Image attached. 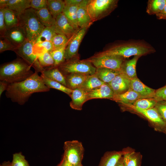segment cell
Masks as SVG:
<instances>
[{"label": "cell", "instance_id": "6da1fadb", "mask_svg": "<svg viewBox=\"0 0 166 166\" xmlns=\"http://www.w3.org/2000/svg\"><path fill=\"white\" fill-rule=\"evenodd\" d=\"M41 76L37 71L26 79L18 82L10 84L6 96L12 101L22 105L34 93L49 91Z\"/></svg>", "mask_w": 166, "mask_h": 166}, {"label": "cell", "instance_id": "7a4b0ae2", "mask_svg": "<svg viewBox=\"0 0 166 166\" xmlns=\"http://www.w3.org/2000/svg\"><path fill=\"white\" fill-rule=\"evenodd\" d=\"M31 66L22 58H17L2 64L0 67V80L9 83L23 81L34 73Z\"/></svg>", "mask_w": 166, "mask_h": 166}, {"label": "cell", "instance_id": "3957f363", "mask_svg": "<svg viewBox=\"0 0 166 166\" xmlns=\"http://www.w3.org/2000/svg\"><path fill=\"white\" fill-rule=\"evenodd\" d=\"M155 50L152 46L145 42L134 41L115 45L97 54L118 56L126 58L132 56L145 55L154 52Z\"/></svg>", "mask_w": 166, "mask_h": 166}, {"label": "cell", "instance_id": "277c9868", "mask_svg": "<svg viewBox=\"0 0 166 166\" xmlns=\"http://www.w3.org/2000/svg\"><path fill=\"white\" fill-rule=\"evenodd\" d=\"M35 11L30 8L18 16L19 26L23 30L26 39L34 43L45 27L39 21Z\"/></svg>", "mask_w": 166, "mask_h": 166}, {"label": "cell", "instance_id": "5b68a950", "mask_svg": "<svg viewBox=\"0 0 166 166\" xmlns=\"http://www.w3.org/2000/svg\"><path fill=\"white\" fill-rule=\"evenodd\" d=\"M57 68L64 76L71 73L91 75L95 74L96 68L86 60H81L79 57L65 60Z\"/></svg>", "mask_w": 166, "mask_h": 166}, {"label": "cell", "instance_id": "8992f818", "mask_svg": "<svg viewBox=\"0 0 166 166\" xmlns=\"http://www.w3.org/2000/svg\"><path fill=\"white\" fill-rule=\"evenodd\" d=\"M117 0H90L87 9L93 22L109 14L117 6Z\"/></svg>", "mask_w": 166, "mask_h": 166}, {"label": "cell", "instance_id": "52a82bcc", "mask_svg": "<svg viewBox=\"0 0 166 166\" xmlns=\"http://www.w3.org/2000/svg\"><path fill=\"white\" fill-rule=\"evenodd\" d=\"M122 109L133 111L143 116L148 120L155 130L166 134V123L161 117L155 107L143 110L130 105Z\"/></svg>", "mask_w": 166, "mask_h": 166}, {"label": "cell", "instance_id": "ba28073f", "mask_svg": "<svg viewBox=\"0 0 166 166\" xmlns=\"http://www.w3.org/2000/svg\"><path fill=\"white\" fill-rule=\"evenodd\" d=\"M34 44L27 39L22 44L17 47L14 51L18 56L33 67L35 71L42 73L44 69L41 66L38 56L34 52L33 46Z\"/></svg>", "mask_w": 166, "mask_h": 166}, {"label": "cell", "instance_id": "9c48e42d", "mask_svg": "<svg viewBox=\"0 0 166 166\" xmlns=\"http://www.w3.org/2000/svg\"><path fill=\"white\" fill-rule=\"evenodd\" d=\"M64 150L62 160L73 164H82L84 148L81 142L77 140L66 141L64 144Z\"/></svg>", "mask_w": 166, "mask_h": 166}, {"label": "cell", "instance_id": "30bf717a", "mask_svg": "<svg viewBox=\"0 0 166 166\" xmlns=\"http://www.w3.org/2000/svg\"><path fill=\"white\" fill-rule=\"evenodd\" d=\"M126 58L120 56L97 54L86 59L96 68H105L119 71Z\"/></svg>", "mask_w": 166, "mask_h": 166}, {"label": "cell", "instance_id": "8fae6325", "mask_svg": "<svg viewBox=\"0 0 166 166\" xmlns=\"http://www.w3.org/2000/svg\"><path fill=\"white\" fill-rule=\"evenodd\" d=\"M88 27L80 28L70 39L65 49V60L79 57L78 49Z\"/></svg>", "mask_w": 166, "mask_h": 166}, {"label": "cell", "instance_id": "7c38bea8", "mask_svg": "<svg viewBox=\"0 0 166 166\" xmlns=\"http://www.w3.org/2000/svg\"><path fill=\"white\" fill-rule=\"evenodd\" d=\"M55 19V27L57 34L64 35L69 39L77 30L70 23L63 13Z\"/></svg>", "mask_w": 166, "mask_h": 166}, {"label": "cell", "instance_id": "4fadbf2b", "mask_svg": "<svg viewBox=\"0 0 166 166\" xmlns=\"http://www.w3.org/2000/svg\"><path fill=\"white\" fill-rule=\"evenodd\" d=\"M108 84L114 95L119 94L125 93L130 89V79L120 73Z\"/></svg>", "mask_w": 166, "mask_h": 166}, {"label": "cell", "instance_id": "5bb4252c", "mask_svg": "<svg viewBox=\"0 0 166 166\" xmlns=\"http://www.w3.org/2000/svg\"><path fill=\"white\" fill-rule=\"evenodd\" d=\"M143 98L130 88L124 93L114 95L111 100L120 104L122 109L132 105L138 99Z\"/></svg>", "mask_w": 166, "mask_h": 166}, {"label": "cell", "instance_id": "9a60e30c", "mask_svg": "<svg viewBox=\"0 0 166 166\" xmlns=\"http://www.w3.org/2000/svg\"><path fill=\"white\" fill-rule=\"evenodd\" d=\"M0 37L7 39L17 47L27 39L23 30L20 26L7 30L3 36Z\"/></svg>", "mask_w": 166, "mask_h": 166}, {"label": "cell", "instance_id": "2e32d148", "mask_svg": "<svg viewBox=\"0 0 166 166\" xmlns=\"http://www.w3.org/2000/svg\"><path fill=\"white\" fill-rule=\"evenodd\" d=\"M123 157L124 166H141L142 156L130 147L124 148Z\"/></svg>", "mask_w": 166, "mask_h": 166}, {"label": "cell", "instance_id": "e0dca14e", "mask_svg": "<svg viewBox=\"0 0 166 166\" xmlns=\"http://www.w3.org/2000/svg\"><path fill=\"white\" fill-rule=\"evenodd\" d=\"M130 88L143 98L155 97L156 90L144 85L138 77L130 79Z\"/></svg>", "mask_w": 166, "mask_h": 166}, {"label": "cell", "instance_id": "ac0fdd59", "mask_svg": "<svg viewBox=\"0 0 166 166\" xmlns=\"http://www.w3.org/2000/svg\"><path fill=\"white\" fill-rule=\"evenodd\" d=\"M90 0H83L77 11L78 25L80 28L89 27L93 22L88 11L87 6Z\"/></svg>", "mask_w": 166, "mask_h": 166}, {"label": "cell", "instance_id": "d6986e66", "mask_svg": "<svg viewBox=\"0 0 166 166\" xmlns=\"http://www.w3.org/2000/svg\"><path fill=\"white\" fill-rule=\"evenodd\" d=\"M88 93L82 88H77L73 90L70 96L71 99L70 102L71 108L81 110L84 104L88 101Z\"/></svg>", "mask_w": 166, "mask_h": 166}, {"label": "cell", "instance_id": "ffe728a7", "mask_svg": "<svg viewBox=\"0 0 166 166\" xmlns=\"http://www.w3.org/2000/svg\"><path fill=\"white\" fill-rule=\"evenodd\" d=\"M112 89L108 83H105L98 88L88 93V101L93 99H109L111 100L114 95Z\"/></svg>", "mask_w": 166, "mask_h": 166}, {"label": "cell", "instance_id": "44dd1931", "mask_svg": "<svg viewBox=\"0 0 166 166\" xmlns=\"http://www.w3.org/2000/svg\"><path fill=\"white\" fill-rule=\"evenodd\" d=\"M140 56H135L132 59L124 61L122 64L119 71L130 79L137 78L136 66L137 61Z\"/></svg>", "mask_w": 166, "mask_h": 166}, {"label": "cell", "instance_id": "7402d4cb", "mask_svg": "<svg viewBox=\"0 0 166 166\" xmlns=\"http://www.w3.org/2000/svg\"><path fill=\"white\" fill-rule=\"evenodd\" d=\"M89 75L79 73H71L64 76L67 87L72 90L81 88Z\"/></svg>", "mask_w": 166, "mask_h": 166}, {"label": "cell", "instance_id": "603a6c76", "mask_svg": "<svg viewBox=\"0 0 166 166\" xmlns=\"http://www.w3.org/2000/svg\"><path fill=\"white\" fill-rule=\"evenodd\" d=\"M123 154L122 150L106 152L101 157L98 166H115Z\"/></svg>", "mask_w": 166, "mask_h": 166}, {"label": "cell", "instance_id": "cb8c5ba5", "mask_svg": "<svg viewBox=\"0 0 166 166\" xmlns=\"http://www.w3.org/2000/svg\"><path fill=\"white\" fill-rule=\"evenodd\" d=\"M41 74L49 79L58 82L67 87L65 77L57 67L53 66L44 68Z\"/></svg>", "mask_w": 166, "mask_h": 166}, {"label": "cell", "instance_id": "d4e9b609", "mask_svg": "<svg viewBox=\"0 0 166 166\" xmlns=\"http://www.w3.org/2000/svg\"><path fill=\"white\" fill-rule=\"evenodd\" d=\"M120 73L119 71L107 68H96L95 74L102 81L109 84Z\"/></svg>", "mask_w": 166, "mask_h": 166}, {"label": "cell", "instance_id": "484cf974", "mask_svg": "<svg viewBox=\"0 0 166 166\" xmlns=\"http://www.w3.org/2000/svg\"><path fill=\"white\" fill-rule=\"evenodd\" d=\"M31 0H9L6 8L15 12L18 16L30 8Z\"/></svg>", "mask_w": 166, "mask_h": 166}, {"label": "cell", "instance_id": "4316f807", "mask_svg": "<svg viewBox=\"0 0 166 166\" xmlns=\"http://www.w3.org/2000/svg\"><path fill=\"white\" fill-rule=\"evenodd\" d=\"M35 12L39 21L45 27L55 26L56 19L53 17L47 8L36 10Z\"/></svg>", "mask_w": 166, "mask_h": 166}, {"label": "cell", "instance_id": "83f0119b", "mask_svg": "<svg viewBox=\"0 0 166 166\" xmlns=\"http://www.w3.org/2000/svg\"><path fill=\"white\" fill-rule=\"evenodd\" d=\"M5 22L6 30L19 26L18 16L16 13L7 8L4 9Z\"/></svg>", "mask_w": 166, "mask_h": 166}, {"label": "cell", "instance_id": "f1b7e54d", "mask_svg": "<svg viewBox=\"0 0 166 166\" xmlns=\"http://www.w3.org/2000/svg\"><path fill=\"white\" fill-rule=\"evenodd\" d=\"M65 6L64 1L61 0H48L47 7L50 13L55 19L63 13Z\"/></svg>", "mask_w": 166, "mask_h": 166}, {"label": "cell", "instance_id": "f546056e", "mask_svg": "<svg viewBox=\"0 0 166 166\" xmlns=\"http://www.w3.org/2000/svg\"><path fill=\"white\" fill-rule=\"evenodd\" d=\"M78 6H65L63 12V13L69 22L76 30H78L79 29L77 18V11Z\"/></svg>", "mask_w": 166, "mask_h": 166}, {"label": "cell", "instance_id": "4dcf8cb0", "mask_svg": "<svg viewBox=\"0 0 166 166\" xmlns=\"http://www.w3.org/2000/svg\"><path fill=\"white\" fill-rule=\"evenodd\" d=\"M105 83L101 81L94 74L93 75H89L87 77L81 88L89 93Z\"/></svg>", "mask_w": 166, "mask_h": 166}, {"label": "cell", "instance_id": "1f68e13d", "mask_svg": "<svg viewBox=\"0 0 166 166\" xmlns=\"http://www.w3.org/2000/svg\"><path fill=\"white\" fill-rule=\"evenodd\" d=\"M166 4V0H149L146 8V12L149 15H156L160 13Z\"/></svg>", "mask_w": 166, "mask_h": 166}, {"label": "cell", "instance_id": "d6a6232c", "mask_svg": "<svg viewBox=\"0 0 166 166\" xmlns=\"http://www.w3.org/2000/svg\"><path fill=\"white\" fill-rule=\"evenodd\" d=\"M40 76L44 84L49 89H57L64 92L69 96H70L73 90L68 88L58 82L49 79L42 74Z\"/></svg>", "mask_w": 166, "mask_h": 166}, {"label": "cell", "instance_id": "836d02e7", "mask_svg": "<svg viewBox=\"0 0 166 166\" xmlns=\"http://www.w3.org/2000/svg\"><path fill=\"white\" fill-rule=\"evenodd\" d=\"M157 102L154 98H143L137 100L132 105L142 109L147 110L154 107Z\"/></svg>", "mask_w": 166, "mask_h": 166}, {"label": "cell", "instance_id": "e575fe53", "mask_svg": "<svg viewBox=\"0 0 166 166\" xmlns=\"http://www.w3.org/2000/svg\"><path fill=\"white\" fill-rule=\"evenodd\" d=\"M53 50V47L51 42H36L33 46V50L38 57L40 55L46 52H50Z\"/></svg>", "mask_w": 166, "mask_h": 166}, {"label": "cell", "instance_id": "d590c367", "mask_svg": "<svg viewBox=\"0 0 166 166\" xmlns=\"http://www.w3.org/2000/svg\"><path fill=\"white\" fill-rule=\"evenodd\" d=\"M56 34L55 26L45 27L39 36L35 43L46 41L51 42L53 37Z\"/></svg>", "mask_w": 166, "mask_h": 166}, {"label": "cell", "instance_id": "8d00e7d4", "mask_svg": "<svg viewBox=\"0 0 166 166\" xmlns=\"http://www.w3.org/2000/svg\"><path fill=\"white\" fill-rule=\"evenodd\" d=\"M68 44L60 48L53 50L50 52L54 61V67H57L65 61V49Z\"/></svg>", "mask_w": 166, "mask_h": 166}, {"label": "cell", "instance_id": "74e56055", "mask_svg": "<svg viewBox=\"0 0 166 166\" xmlns=\"http://www.w3.org/2000/svg\"><path fill=\"white\" fill-rule=\"evenodd\" d=\"M38 59L41 66L43 69L53 67L54 61L50 53L46 52L38 57Z\"/></svg>", "mask_w": 166, "mask_h": 166}, {"label": "cell", "instance_id": "f35d334b", "mask_svg": "<svg viewBox=\"0 0 166 166\" xmlns=\"http://www.w3.org/2000/svg\"><path fill=\"white\" fill-rule=\"evenodd\" d=\"M69 39L64 35L56 34L51 41L53 47V50L60 48L67 44Z\"/></svg>", "mask_w": 166, "mask_h": 166}, {"label": "cell", "instance_id": "ab89813d", "mask_svg": "<svg viewBox=\"0 0 166 166\" xmlns=\"http://www.w3.org/2000/svg\"><path fill=\"white\" fill-rule=\"evenodd\" d=\"M11 164V166H30L25 156L20 152L13 154Z\"/></svg>", "mask_w": 166, "mask_h": 166}, {"label": "cell", "instance_id": "60d3db41", "mask_svg": "<svg viewBox=\"0 0 166 166\" xmlns=\"http://www.w3.org/2000/svg\"><path fill=\"white\" fill-rule=\"evenodd\" d=\"M16 47V46L7 39L5 38L0 37V53L7 50L14 51Z\"/></svg>", "mask_w": 166, "mask_h": 166}, {"label": "cell", "instance_id": "b9f144b4", "mask_svg": "<svg viewBox=\"0 0 166 166\" xmlns=\"http://www.w3.org/2000/svg\"><path fill=\"white\" fill-rule=\"evenodd\" d=\"M155 107L161 117L166 123V101H158Z\"/></svg>", "mask_w": 166, "mask_h": 166}, {"label": "cell", "instance_id": "7bdbcfd3", "mask_svg": "<svg viewBox=\"0 0 166 166\" xmlns=\"http://www.w3.org/2000/svg\"><path fill=\"white\" fill-rule=\"evenodd\" d=\"M47 0H31L30 8L39 10L47 7Z\"/></svg>", "mask_w": 166, "mask_h": 166}, {"label": "cell", "instance_id": "ee69618b", "mask_svg": "<svg viewBox=\"0 0 166 166\" xmlns=\"http://www.w3.org/2000/svg\"><path fill=\"white\" fill-rule=\"evenodd\" d=\"M154 98L157 101H166V85L156 90Z\"/></svg>", "mask_w": 166, "mask_h": 166}, {"label": "cell", "instance_id": "f6af8a7d", "mask_svg": "<svg viewBox=\"0 0 166 166\" xmlns=\"http://www.w3.org/2000/svg\"><path fill=\"white\" fill-rule=\"evenodd\" d=\"M4 9L0 8V37H2L7 30L5 22Z\"/></svg>", "mask_w": 166, "mask_h": 166}, {"label": "cell", "instance_id": "bcb514c9", "mask_svg": "<svg viewBox=\"0 0 166 166\" xmlns=\"http://www.w3.org/2000/svg\"><path fill=\"white\" fill-rule=\"evenodd\" d=\"M83 0H64L65 6H79Z\"/></svg>", "mask_w": 166, "mask_h": 166}, {"label": "cell", "instance_id": "7dc6e473", "mask_svg": "<svg viewBox=\"0 0 166 166\" xmlns=\"http://www.w3.org/2000/svg\"><path fill=\"white\" fill-rule=\"evenodd\" d=\"M10 83L6 81L0 80V97L3 92L6 90Z\"/></svg>", "mask_w": 166, "mask_h": 166}, {"label": "cell", "instance_id": "c3c4849f", "mask_svg": "<svg viewBox=\"0 0 166 166\" xmlns=\"http://www.w3.org/2000/svg\"><path fill=\"white\" fill-rule=\"evenodd\" d=\"M157 18L159 19H166V4L161 12L156 15Z\"/></svg>", "mask_w": 166, "mask_h": 166}, {"label": "cell", "instance_id": "681fc988", "mask_svg": "<svg viewBox=\"0 0 166 166\" xmlns=\"http://www.w3.org/2000/svg\"><path fill=\"white\" fill-rule=\"evenodd\" d=\"M57 166H83L82 164L75 165L70 164L66 161L61 160Z\"/></svg>", "mask_w": 166, "mask_h": 166}, {"label": "cell", "instance_id": "f907efd6", "mask_svg": "<svg viewBox=\"0 0 166 166\" xmlns=\"http://www.w3.org/2000/svg\"><path fill=\"white\" fill-rule=\"evenodd\" d=\"M9 0H0V8H6L7 4Z\"/></svg>", "mask_w": 166, "mask_h": 166}, {"label": "cell", "instance_id": "816d5d0a", "mask_svg": "<svg viewBox=\"0 0 166 166\" xmlns=\"http://www.w3.org/2000/svg\"><path fill=\"white\" fill-rule=\"evenodd\" d=\"M115 166H124L122 156L119 160Z\"/></svg>", "mask_w": 166, "mask_h": 166}, {"label": "cell", "instance_id": "f5cc1de1", "mask_svg": "<svg viewBox=\"0 0 166 166\" xmlns=\"http://www.w3.org/2000/svg\"><path fill=\"white\" fill-rule=\"evenodd\" d=\"M0 166H11V162L9 161L4 162Z\"/></svg>", "mask_w": 166, "mask_h": 166}]
</instances>
